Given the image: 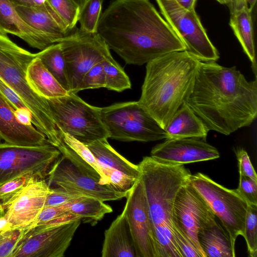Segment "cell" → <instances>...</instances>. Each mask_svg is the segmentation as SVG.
I'll use <instances>...</instances> for the list:
<instances>
[{
  "instance_id": "7a4b0ae2",
  "label": "cell",
  "mask_w": 257,
  "mask_h": 257,
  "mask_svg": "<svg viewBox=\"0 0 257 257\" xmlns=\"http://www.w3.org/2000/svg\"><path fill=\"white\" fill-rule=\"evenodd\" d=\"M185 102L209 131L229 135L256 117V77L248 81L235 66L201 61Z\"/></svg>"
},
{
  "instance_id": "5b68a950",
  "label": "cell",
  "mask_w": 257,
  "mask_h": 257,
  "mask_svg": "<svg viewBox=\"0 0 257 257\" xmlns=\"http://www.w3.org/2000/svg\"><path fill=\"white\" fill-rule=\"evenodd\" d=\"M37 57L12 41L8 35L0 34V79L21 98L32 114V123L57 148L62 139L46 99L37 94L27 80L28 67Z\"/></svg>"
},
{
  "instance_id": "681fc988",
  "label": "cell",
  "mask_w": 257,
  "mask_h": 257,
  "mask_svg": "<svg viewBox=\"0 0 257 257\" xmlns=\"http://www.w3.org/2000/svg\"><path fill=\"white\" fill-rule=\"evenodd\" d=\"M9 228H11L5 217H4L0 218V231Z\"/></svg>"
},
{
  "instance_id": "7c38bea8",
  "label": "cell",
  "mask_w": 257,
  "mask_h": 257,
  "mask_svg": "<svg viewBox=\"0 0 257 257\" xmlns=\"http://www.w3.org/2000/svg\"><path fill=\"white\" fill-rule=\"evenodd\" d=\"M81 221L43 224L25 230L12 257H62Z\"/></svg>"
},
{
  "instance_id": "cb8c5ba5",
  "label": "cell",
  "mask_w": 257,
  "mask_h": 257,
  "mask_svg": "<svg viewBox=\"0 0 257 257\" xmlns=\"http://www.w3.org/2000/svg\"><path fill=\"white\" fill-rule=\"evenodd\" d=\"M251 12L247 6L230 12L229 25L252 63L256 77L255 45Z\"/></svg>"
},
{
  "instance_id": "b9f144b4",
  "label": "cell",
  "mask_w": 257,
  "mask_h": 257,
  "mask_svg": "<svg viewBox=\"0 0 257 257\" xmlns=\"http://www.w3.org/2000/svg\"><path fill=\"white\" fill-rule=\"evenodd\" d=\"M80 196L59 188H50L46 198L44 206L63 205Z\"/></svg>"
},
{
  "instance_id": "4dcf8cb0",
  "label": "cell",
  "mask_w": 257,
  "mask_h": 257,
  "mask_svg": "<svg viewBox=\"0 0 257 257\" xmlns=\"http://www.w3.org/2000/svg\"><path fill=\"white\" fill-rule=\"evenodd\" d=\"M103 0H90L80 12L79 29L88 33H95L101 15Z\"/></svg>"
},
{
  "instance_id": "ee69618b",
  "label": "cell",
  "mask_w": 257,
  "mask_h": 257,
  "mask_svg": "<svg viewBox=\"0 0 257 257\" xmlns=\"http://www.w3.org/2000/svg\"><path fill=\"white\" fill-rule=\"evenodd\" d=\"M0 94L8 100L15 110L27 107L19 96L1 79Z\"/></svg>"
},
{
  "instance_id": "f907efd6",
  "label": "cell",
  "mask_w": 257,
  "mask_h": 257,
  "mask_svg": "<svg viewBox=\"0 0 257 257\" xmlns=\"http://www.w3.org/2000/svg\"><path fill=\"white\" fill-rule=\"evenodd\" d=\"M79 7L81 12L84 6L90 0H72Z\"/></svg>"
},
{
  "instance_id": "30bf717a",
  "label": "cell",
  "mask_w": 257,
  "mask_h": 257,
  "mask_svg": "<svg viewBox=\"0 0 257 257\" xmlns=\"http://www.w3.org/2000/svg\"><path fill=\"white\" fill-rule=\"evenodd\" d=\"M165 21L181 41L185 51L201 62L216 61L219 53L210 41L195 10L176 0H155Z\"/></svg>"
},
{
  "instance_id": "e0dca14e",
  "label": "cell",
  "mask_w": 257,
  "mask_h": 257,
  "mask_svg": "<svg viewBox=\"0 0 257 257\" xmlns=\"http://www.w3.org/2000/svg\"><path fill=\"white\" fill-rule=\"evenodd\" d=\"M50 187L45 179H35L5 209V218L11 229H25L32 225L44 207Z\"/></svg>"
},
{
  "instance_id": "7402d4cb",
  "label": "cell",
  "mask_w": 257,
  "mask_h": 257,
  "mask_svg": "<svg viewBox=\"0 0 257 257\" xmlns=\"http://www.w3.org/2000/svg\"><path fill=\"white\" fill-rule=\"evenodd\" d=\"M167 139L195 138L206 141L209 131L204 121L184 102L164 128Z\"/></svg>"
},
{
  "instance_id": "484cf974",
  "label": "cell",
  "mask_w": 257,
  "mask_h": 257,
  "mask_svg": "<svg viewBox=\"0 0 257 257\" xmlns=\"http://www.w3.org/2000/svg\"><path fill=\"white\" fill-rule=\"evenodd\" d=\"M101 168L117 170L128 175L139 178L140 171L135 165L119 154L109 144L107 139L96 141L86 146Z\"/></svg>"
},
{
  "instance_id": "ac0fdd59",
  "label": "cell",
  "mask_w": 257,
  "mask_h": 257,
  "mask_svg": "<svg viewBox=\"0 0 257 257\" xmlns=\"http://www.w3.org/2000/svg\"><path fill=\"white\" fill-rule=\"evenodd\" d=\"M15 109L0 94V138L5 142L21 146L36 147L49 144L46 136L33 125L17 118Z\"/></svg>"
},
{
  "instance_id": "11a10c76",
  "label": "cell",
  "mask_w": 257,
  "mask_h": 257,
  "mask_svg": "<svg viewBox=\"0 0 257 257\" xmlns=\"http://www.w3.org/2000/svg\"><path fill=\"white\" fill-rule=\"evenodd\" d=\"M0 139H1V138H0Z\"/></svg>"
},
{
  "instance_id": "52a82bcc",
  "label": "cell",
  "mask_w": 257,
  "mask_h": 257,
  "mask_svg": "<svg viewBox=\"0 0 257 257\" xmlns=\"http://www.w3.org/2000/svg\"><path fill=\"white\" fill-rule=\"evenodd\" d=\"M108 138L122 142H149L166 139L165 130L139 101L100 107Z\"/></svg>"
},
{
  "instance_id": "3957f363",
  "label": "cell",
  "mask_w": 257,
  "mask_h": 257,
  "mask_svg": "<svg viewBox=\"0 0 257 257\" xmlns=\"http://www.w3.org/2000/svg\"><path fill=\"white\" fill-rule=\"evenodd\" d=\"M200 62L184 50L147 63L138 101L164 129L190 94Z\"/></svg>"
},
{
  "instance_id": "603a6c76",
  "label": "cell",
  "mask_w": 257,
  "mask_h": 257,
  "mask_svg": "<svg viewBox=\"0 0 257 257\" xmlns=\"http://www.w3.org/2000/svg\"><path fill=\"white\" fill-rule=\"evenodd\" d=\"M26 77L31 88L46 99L62 97L68 93L38 57L29 64Z\"/></svg>"
},
{
  "instance_id": "7bdbcfd3",
  "label": "cell",
  "mask_w": 257,
  "mask_h": 257,
  "mask_svg": "<svg viewBox=\"0 0 257 257\" xmlns=\"http://www.w3.org/2000/svg\"><path fill=\"white\" fill-rule=\"evenodd\" d=\"M239 175L244 176L257 182V175L247 152L242 148L236 150Z\"/></svg>"
},
{
  "instance_id": "7dc6e473",
  "label": "cell",
  "mask_w": 257,
  "mask_h": 257,
  "mask_svg": "<svg viewBox=\"0 0 257 257\" xmlns=\"http://www.w3.org/2000/svg\"><path fill=\"white\" fill-rule=\"evenodd\" d=\"M16 5L34 6L47 2L46 0H10Z\"/></svg>"
},
{
  "instance_id": "2e32d148",
  "label": "cell",
  "mask_w": 257,
  "mask_h": 257,
  "mask_svg": "<svg viewBox=\"0 0 257 257\" xmlns=\"http://www.w3.org/2000/svg\"><path fill=\"white\" fill-rule=\"evenodd\" d=\"M151 157L162 164L179 166L216 159L220 154L215 147L206 141L184 138L165 139L152 148Z\"/></svg>"
},
{
  "instance_id": "8fae6325",
  "label": "cell",
  "mask_w": 257,
  "mask_h": 257,
  "mask_svg": "<svg viewBox=\"0 0 257 257\" xmlns=\"http://www.w3.org/2000/svg\"><path fill=\"white\" fill-rule=\"evenodd\" d=\"M60 155L59 150L50 144L27 147L0 143V185L25 175L45 179Z\"/></svg>"
},
{
  "instance_id": "f546056e",
  "label": "cell",
  "mask_w": 257,
  "mask_h": 257,
  "mask_svg": "<svg viewBox=\"0 0 257 257\" xmlns=\"http://www.w3.org/2000/svg\"><path fill=\"white\" fill-rule=\"evenodd\" d=\"M60 19L66 29L71 32L76 27L80 9L72 0H46Z\"/></svg>"
},
{
  "instance_id": "ba28073f",
  "label": "cell",
  "mask_w": 257,
  "mask_h": 257,
  "mask_svg": "<svg viewBox=\"0 0 257 257\" xmlns=\"http://www.w3.org/2000/svg\"><path fill=\"white\" fill-rule=\"evenodd\" d=\"M189 182L220 220L235 248L237 236H244L246 201L235 189H227L201 173L191 174Z\"/></svg>"
},
{
  "instance_id": "816d5d0a",
  "label": "cell",
  "mask_w": 257,
  "mask_h": 257,
  "mask_svg": "<svg viewBox=\"0 0 257 257\" xmlns=\"http://www.w3.org/2000/svg\"><path fill=\"white\" fill-rule=\"evenodd\" d=\"M11 228L4 229L0 231V243L4 239V238L7 235V234L9 233Z\"/></svg>"
},
{
  "instance_id": "ffe728a7",
  "label": "cell",
  "mask_w": 257,
  "mask_h": 257,
  "mask_svg": "<svg viewBox=\"0 0 257 257\" xmlns=\"http://www.w3.org/2000/svg\"><path fill=\"white\" fill-rule=\"evenodd\" d=\"M16 9L26 23L48 36L55 43L71 33L47 2L34 6L16 5Z\"/></svg>"
},
{
  "instance_id": "44dd1931",
  "label": "cell",
  "mask_w": 257,
  "mask_h": 257,
  "mask_svg": "<svg viewBox=\"0 0 257 257\" xmlns=\"http://www.w3.org/2000/svg\"><path fill=\"white\" fill-rule=\"evenodd\" d=\"M102 257H136L133 239L123 211L104 232Z\"/></svg>"
},
{
  "instance_id": "277c9868",
  "label": "cell",
  "mask_w": 257,
  "mask_h": 257,
  "mask_svg": "<svg viewBox=\"0 0 257 257\" xmlns=\"http://www.w3.org/2000/svg\"><path fill=\"white\" fill-rule=\"evenodd\" d=\"M159 257H182L174 237L173 204L191 175L184 165H169L143 158L138 164Z\"/></svg>"
},
{
  "instance_id": "c3c4849f",
  "label": "cell",
  "mask_w": 257,
  "mask_h": 257,
  "mask_svg": "<svg viewBox=\"0 0 257 257\" xmlns=\"http://www.w3.org/2000/svg\"><path fill=\"white\" fill-rule=\"evenodd\" d=\"M182 7L189 11L195 10L197 0H176Z\"/></svg>"
},
{
  "instance_id": "836d02e7",
  "label": "cell",
  "mask_w": 257,
  "mask_h": 257,
  "mask_svg": "<svg viewBox=\"0 0 257 257\" xmlns=\"http://www.w3.org/2000/svg\"><path fill=\"white\" fill-rule=\"evenodd\" d=\"M257 205L247 206L243 237L246 241L247 251L250 257L257 256Z\"/></svg>"
},
{
  "instance_id": "6da1fadb",
  "label": "cell",
  "mask_w": 257,
  "mask_h": 257,
  "mask_svg": "<svg viewBox=\"0 0 257 257\" xmlns=\"http://www.w3.org/2000/svg\"><path fill=\"white\" fill-rule=\"evenodd\" d=\"M97 33L129 65L141 66L185 47L149 0H114L101 15Z\"/></svg>"
},
{
  "instance_id": "d4e9b609",
  "label": "cell",
  "mask_w": 257,
  "mask_h": 257,
  "mask_svg": "<svg viewBox=\"0 0 257 257\" xmlns=\"http://www.w3.org/2000/svg\"><path fill=\"white\" fill-rule=\"evenodd\" d=\"M218 222L200 231L198 238L205 257H235V248L227 231Z\"/></svg>"
},
{
  "instance_id": "1f68e13d",
  "label": "cell",
  "mask_w": 257,
  "mask_h": 257,
  "mask_svg": "<svg viewBox=\"0 0 257 257\" xmlns=\"http://www.w3.org/2000/svg\"><path fill=\"white\" fill-rule=\"evenodd\" d=\"M60 131L62 141L97 172L100 177V184L110 185L109 179L103 173L101 167L88 147L73 137L60 130Z\"/></svg>"
},
{
  "instance_id": "bcb514c9",
  "label": "cell",
  "mask_w": 257,
  "mask_h": 257,
  "mask_svg": "<svg viewBox=\"0 0 257 257\" xmlns=\"http://www.w3.org/2000/svg\"><path fill=\"white\" fill-rule=\"evenodd\" d=\"M256 2V0H232L228 8L230 12H231L244 6H247L249 10L252 12L255 6Z\"/></svg>"
},
{
  "instance_id": "9c48e42d",
  "label": "cell",
  "mask_w": 257,
  "mask_h": 257,
  "mask_svg": "<svg viewBox=\"0 0 257 257\" xmlns=\"http://www.w3.org/2000/svg\"><path fill=\"white\" fill-rule=\"evenodd\" d=\"M59 43L65 62L69 92L77 93L83 77L95 65L114 59L108 45L97 32L88 33L75 27Z\"/></svg>"
},
{
  "instance_id": "60d3db41",
  "label": "cell",
  "mask_w": 257,
  "mask_h": 257,
  "mask_svg": "<svg viewBox=\"0 0 257 257\" xmlns=\"http://www.w3.org/2000/svg\"><path fill=\"white\" fill-rule=\"evenodd\" d=\"M24 229H11L0 243V257H12L21 240Z\"/></svg>"
},
{
  "instance_id": "f6af8a7d",
  "label": "cell",
  "mask_w": 257,
  "mask_h": 257,
  "mask_svg": "<svg viewBox=\"0 0 257 257\" xmlns=\"http://www.w3.org/2000/svg\"><path fill=\"white\" fill-rule=\"evenodd\" d=\"M18 119L23 124L32 125V114L28 107L19 108L15 110Z\"/></svg>"
},
{
  "instance_id": "d590c367",
  "label": "cell",
  "mask_w": 257,
  "mask_h": 257,
  "mask_svg": "<svg viewBox=\"0 0 257 257\" xmlns=\"http://www.w3.org/2000/svg\"><path fill=\"white\" fill-rule=\"evenodd\" d=\"M105 86L102 61L95 65L85 74L77 89V93L85 89L105 88Z\"/></svg>"
},
{
  "instance_id": "f35d334b",
  "label": "cell",
  "mask_w": 257,
  "mask_h": 257,
  "mask_svg": "<svg viewBox=\"0 0 257 257\" xmlns=\"http://www.w3.org/2000/svg\"><path fill=\"white\" fill-rule=\"evenodd\" d=\"M174 227L175 239L182 257H202L191 239L174 221Z\"/></svg>"
},
{
  "instance_id": "83f0119b",
  "label": "cell",
  "mask_w": 257,
  "mask_h": 257,
  "mask_svg": "<svg viewBox=\"0 0 257 257\" xmlns=\"http://www.w3.org/2000/svg\"><path fill=\"white\" fill-rule=\"evenodd\" d=\"M39 58L60 84L69 92L65 62L60 43L52 44L37 53Z\"/></svg>"
},
{
  "instance_id": "e575fe53",
  "label": "cell",
  "mask_w": 257,
  "mask_h": 257,
  "mask_svg": "<svg viewBox=\"0 0 257 257\" xmlns=\"http://www.w3.org/2000/svg\"><path fill=\"white\" fill-rule=\"evenodd\" d=\"M57 149L62 155L69 160L80 171L87 176L96 180L100 183V177L97 172L80 156L65 144L62 140L61 144Z\"/></svg>"
},
{
  "instance_id": "74e56055",
  "label": "cell",
  "mask_w": 257,
  "mask_h": 257,
  "mask_svg": "<svg viewBox=\"0 0 257 257\" xmlns=\"http://www.w3.org/2000/svg\"><path fill=\"white\" fill-rule=\"evenodd\" d=\"M102 170L109 179V184L115 190L120 192H129L139 178L115 169L102 168Z\"/></svg>"
},
{
  "instance_id": "db71d44e",
  "label": "cell",
  "mask_w": 257,
  "mask_h": 257,
  "mask_svg": "<svg viewBox=\"0 0 257 257\" xmlns=\"http://www.w3.org/2000/svg\"><path fill=\"white\" fill-rule=\"evenodd\" d=\"M5 214V210L0 203V218L4 217Z\"/></svg>"
},
{
  "instance_id": "4316f807",
  "label": "cell",
  "mask_w": 257,
  "mask_h": 257,
  "mask_svg": "<svg viewBox=\"0 0 257 257\" xmlns=\"http://www.w3.org/2000/svg\"><path fill=\"white\" fill-rule=\"evenodd\" d=\"M66 210L84 223L96 225L105 214L112 212L111 206L93 197L82 196L64 204Z\"/></svg>"
},
{
  "instance_id": "8992f818",
  "label": "cell",
  "mask_w": 257,
  "mask_h": 257,
  "mask_svg": "<svg viewBox=\"0 0 257 257\" xmlns=\"http://www.w3.org/2000/svg\"><path fill=\"white\" fill-rule=\"evenodd\" d=\"M47 100L61 131L86 146L97 140L109 139L101 119L100 107L87 103L72 92Z\"/></svg>"
},
{
  "instance_id": "d6986e66",
  "label": "cell",
  "mask_w": 257,
  "mask_h": 257,
  "mask_svg": "<svg viewBox=\"0 0 257 257\" xmlns=\"http://www.w3.org/2000/svg\"><path fill=\"white\" fill-rule=\"evenodd\" d=\"M0 34L15 35L41 51L55 44L48 36L26 23L10 0H0Z\"/></svg>"
},
{
  "instance_id": "f1b7e54d",
  "label": "cell",
  "mask_w": 257,
  "mask_h": 257,
  "mask_svg": "<svg viewBox=\"0 0 257 257\" xmlns=\"http://www.w3.org/2000/svg\"><path fill=\"white\" fill-rule=\"evenodd\" d=\"M103 70L106 88L116 92L131 88L132 84L128 76L114 59L104 61Z\"/></svg>"
},
{
  "instance_id": "8d00e7d4",
  "label": "cell",
  "mask_w": 257,
  "mask_h": 257,
  "mask_svg": "<svg viewBox=\"0 0 257 257\" xmlns=\"http://www.w3.org/2000/svg\"><path fill=\"white\" fill-rule=\"evenodd\" d=\"M64 205L56 206H44L34 222L27 230L38 225L43 224L57 225L61 224L64 215L67 213Z\"/></svg>"
},
{
  "instance_id": "ab89813d",
  "label": "cell",
  "mask_w": 257,
  "mask_h": 257,
  "mask_svg": "<svg viewBox=\"0 0 257 257\" xmlns=\"http://www.w3.org/2000/svg\"><path fill=\"white\" fill-rule=\"evenodd\" d=\"M239 185L236 191L247 205H257V182L249 177L239 175Z\"/></svg>"
},
{
  "instance_id": "f5cc1de1",
  "label": "cell",
  "mask_w": 257,
  "mask_h": 257,
  "mask_svg": "<svg viewBox=\"0 0 257 257\" xmlns=\"http://www.w3.org/2000/svg\"><path fill=\"white\" fill-rule=\"evenodd\" d=\"M216 1H217L218 2H219L221 4L226 5L228 7H229L231 5L232 1V0H216Z\"/></svg>"
},
{
  "instance_id": "5bb4252c",
  "label": "cell",
  "mask_w": 257,
  "mask_h": 257,
  "mask_svg": "<svg viewBox=\"0 0 257 257\" xmlns=\"http://www.w3.org/2000/svg\"><path fill=\"white\" fill-rule=\"evenodd\" d=\"M173 221L191 239L202 257L205 255L199 243V232L216 222L215 215L189 181L178 190L174 199Z\"/></svg>"
},
{
  "instance_id": "d6a6232c",
  "label": "cell",
  "mask_w": 257,
  "mask_h": 257,
  "mask_svg": "<svg viewBox=\"0 0 257 257\" xmlns=\"http://www.w3.org/2000/svg\"><path fill=\"white\" fill-rule=\"evenodd\" d=\"M35 179H41L31 175H25L17 177L0 185V203L5 210L27 185Z\"/></svg>"
},
{
  "instance_id": "4fadbf2b",
  "label": "cell",
  "mask_w": 257,
  "mask_h": 257,
  "mask_svg": "<svg viewBox=\"0 0 257 257\" xmlns=\"http://www.w3.org/2000/svg\"><path fill=\"white\" fill-rule=\"evenodd\" d=\"M47 180L50 188H59L78 196L95 197L104 202L121 199L128 192L117 191L110 185L100 184L61 154L50 169Z\"/></svg>"
},
{
  "instance_id": "9a60e30c",
  "label": "cell",
  "mask_w": 257,
  "mask_h": 257,
  "mask_svg": "<svg viewBox=\"0 0 257 257\" xmlns=\"http://www.w3.org/2000/svg\"><path fill=\"white\" fill-rule=\"evenodd\" d=\"M126 198L122 211L132 235L136 257H159L147 198L140 177Z\"/></svg>"
}]
</instances>
